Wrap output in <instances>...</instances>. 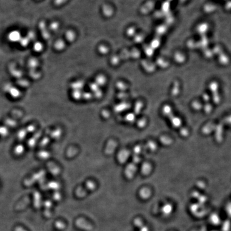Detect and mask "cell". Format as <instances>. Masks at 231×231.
Segmentation results:
<instances>
[{
  "instance_id": "obj_1",
  "label": "cell",
  "mask_w": 231,
  "mask_h": 231,
  "mask_svg": "<svg viewBox=\"0 0 231 231\" xmlns=\"http://www.w3.org/2000/svg\"><path fill=\"white\" fill-rule=\"evenodd\" d=\"M140 196L144 199H147L151 195V191L148 188H144L140 191Z\"/></svg>"
},
{
  "instance_id": "obj_2",
  "label": "cell",
  "mask_w": 231,
  "mask_h": 231,
  "mask_svg": "<svg viewBox=\"0 0 231 231\" xmlns=\"http://www.w3.org/2000/svg\"><path fill=\"white\" fill-rule=\"evenodd\" d=\"M152 167L150 164L148 163H145L142 165V173L144 175H148L150 173Z\"/></svg>"
},
{
  "instance_id": "obj_3",
  "label": "cell",
  "mask_w": 231,
  "mask_h": 231,
  "mask_svg": "<svg viewBox=\"0 0 231 231\" xmlns=\"http://www.w3.org/2000/svg\"><path fill=\"white\" fill-rule=\"evenodd\" d=\"M163 112L164 113L166 116L168 117L169 118H171L173 116V113L172 111V109L170 106H164L163 109Z\"/></svg>"
},
{
  "instance_id": "obj_4",
  "label": "cell",
  "mask_w": 231,
  "mask_h": 231,
  "mask_svg": "<svg viewBox=\"0 0 231 231\" xmlns=\"http://www.w3.org/2000/svg\"><path fill=\"white\" fill-rule=\"evenodd\" d=\"M170 119L173 126H175V127H179L181 126V121L180 119L173 116L171 117Z\"/></svg>"
},
{
  "instance_id": "obj_5",
  "label": "cell",
  "mask_w": 231,
  "mask_h": 231,
  "mask_svg": "<svg viewBox=\"0 0 231 231\" xmlns=\"http://www.w3.org/2000/svg\"><path fill=\"white\" fill-rule=\"evenodd\" d=\"M192 108L196 110H199L202 108V104H201L200 102L195 101L192 103Z\"/></svg>"
},
{
  "instance_id": "obj_6",
  "label": "cell",
  "mask_w": 231,
  "mask_h": 231,
  "mask_svg": "<svg viewBox=\"0 0 231 231\" xmlns=\"http://www.w3.org/2000/svg\"><path fill=\"white\" fill-rule=\"evenodd\" d=\"M65 44L61 40H60L59 41L56 42V44H55V48H56L57 50H61L63 48H64Z\"/></svg>"
},
{
  "instance_id": "obj_7",
  "label": "cell",
  "mask_w": 231,
  "mask_h": 231,
  "mask_svg": "<svg viewBox=\"0 0 231 231\" xmlns=\"http://www.w3.org/2000/svg\"><path fill=\"white\" fill-rule=\"evenodd\" d=\"M134 224H135L137 227L140 228V227L144 225V223H142L141 219H140L139 218H137L135 219L134 220Z\"/></svg>"
},
{
  "instance_id": "obj_8",
  "label": "cell",
  "mask_w": 231,
  "mask_h": 231,
  "mask_svg": "<svg viewBox=\"0 0 231 231\" xmlns=\"http://www.w3.org/2000/svg\"><path fill=\"white\" fill-rule=\"evenodd\" d=\"M146 121L145 119H141L137 122V125L140 127H143L146 125Z\"/></svg>"
},
{
  "instance_id": "obj_9",
  "label": "cell",
  "mask_w": 231,
  "mask_h": 231,
  "mask_svg": "<svg viewBox=\"0 0 231 231\" xmlns=\"http://www.w3.org/2000/svg\"><path fill=\"white\" fill-rule=\"evenodd\" d=\"M148 146L149 147L150 150H154L156 149V144H155V143L152 141L149 142L148 143Z\"/></svg>"
},
{
  "instance_id": "obj_10",
  "label": "cell",
  "mask_w": 231,
  "mask_h": 231,
  "mask_svg": "<svg viewBox=\"0 0 231 231\" xmlns=\"http://www.w3.org/2000/svg\"><path fill=\"white\" fill-rule=\"evenodd\" d=\"M142 109V104L139 102V103H137L136 104V106H135V111L137 114H139L140 112V111Z\"/></svg>"
},
{
  "instance_id": "obj_11",
  "label": "cell",
  "mask_w": 231,
  "mask_h": 231,
  "mask_svg": "<svg viewBox=\"0 0 231 231\" xmlns=\"http://www.w3.org/2000/svg\"><path fill=\"white\" fill-rule=\"evenodd\" d=\"M67 0H55V5L60 6L67 1Z\"/></svg>"
},
{
  "instance_id": "obj_12",
  "label": "cell",
  "mask_w": 231,
  "mask_h": 231,
  "mask_svg": "<svg viewBox=\"0 0 231 231\" xmlns=\"http://www.w3.org/2000/svg\"><path fill=\"white\" fill-rule=\"evenodd\" d=\"M212 109V107L211 106L210 104H208L207 106L204 107V110L205 112H206L207 113H210L211 110Z\"/></svg>"
},
{
  "instance_id": "obj_13",
  "label": "cell",
  "mask_w": 231,
  "mask_h": 231,
  "mask_svg": "<svg viewBox=\"0 0 231 231\" xmlns=\"http://www.w3.org/2000/svg\"><path fill=\"white\" fill-rule=\"evenodd\" d=\"M181 134L183 136H186L188 135V131L186 128H184L183 129H182L181 130Z\"/></svg>"
},
{
  "instance_id": "obj_14",
  "label": "cell",
  "mask_w": 231,
  "mask_h": 231,
  "mask_svg": "<svg viewBox=\"0 0 231 231\" xmlns=\"http://www.w3.org/2000/svg\"><path fill=\"white\" fill-rule=\"evenodd\" d=\"M139 231H149V229L147 226L143 225L141 227H140Z\"/></svg>"
},
{
  "instance_id": "obj_15",
  "label": "cell",
  "mask_w": 231,
  "mask_h": 231,
  "mask_svg": "<svg viewBox=\"0 0 231 231\" xmlns=\"http://www.w3.org/2000/svg\"><path fill=\"white\" fill-rule=\"evenodd\" d=\"M192 231H207V229H206V227H201V228H198V229H194V230H192Z\"/></svg>"
}]
</instances>
